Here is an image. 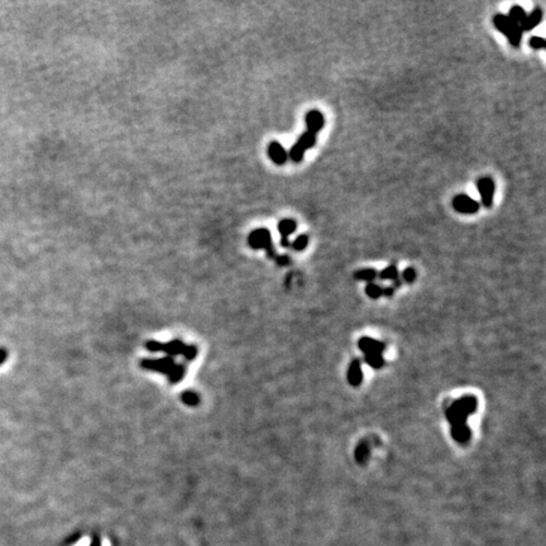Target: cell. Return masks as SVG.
<instances>
[{"label":"cell","instance_id":"9c48e42d","mask_svg":"<svg viewBox=\"0 0 546 546\" xmlns=\"http://www.w3.org/2000/svg\"><path fill=\"white\" fill-rule=\"evenodd\" d=\"M305 119H306L307 132L312 133V134L315 135L316 133L320 132V130L323 129V126H324L325 124L324 115L321 114L319 110H310L306 114V118H305Z\"/></svg>","mask_w":546,"mask_h":546},{"label":"cell","instance_id":"3957f363","mask_svg":"<svg viewBox=\"0 0 546 546\" xmlns=\"http://www.w3.org/2000/svg\"><path fill=\"white\" fill-rule=\"evenodd\" d=\"M248 243L253 249H266L270 258H276V250L272 246V238L268 229H257L252 231L248 238Z\"/></svg>","mask_w":546,"mask_h":546},{"label":"cell","instance_id":"ac0fdd59","mask_svg":"<svg viewBox=\"0 0 546 546\" xmlns=\"http://www.w3.org/2000/svg\"><path fill=\"white\" fill-rule=\"evenodd\" d=\"M368 455H369L368 445H367L366 443H362V444L358 445L357 449H355V459H357L359 463H364L367 460V458H368Z\"/></svg>","mask_w":546,"mask_h":546},{"label":"cell","instance_id":"d4e9b609","mask_svg":"<svg viewBox=\"0 0 546 546\" xmlns=\"http://www.w3.org/2000/svg\"><path fill=\"white\" fill-rule=\"evenodd\" d=\"M276 258H277V262H278L281 266H283V264H287L288 262H290L288 257H286V255H283V257H276Z\"/></svg>","mask_w":546,"mask_h":546},{"label":"cell","instance_id":"d6986e66","mask_svg":"<svg viewBox=\"0 0 546 546\" xmlns=\"http://www.w3.org/2000/svg\"><path fill=\"white\" fill-rule=\"evenodd\" d=\"M366 292L371 298H378L383 295V288L375 283H368L366 287Z\"/></svg>","mask_w":546,"mask_h":546},{"label":"cell","instance_id":"484cf974","mask_svg":"<svg viewBox=\"0 0 546 546\" xmlns=\"http://www.w3.org/2000/svg\"><path fill=\"white\" fill-rule=\"evenodd\" d=\"M6 359V351L4 349H0V366L5 362Z\"/></svg>","mask_w":546,"mask_h":546},{"label":"cell","instance_id":"cb8c5ba5","mask_svg":"<svg viewBox=\"0 0 546 546\" xmlns=\"http://www.w3.org/2000/svg\"><path fill=\"white\" fill-rule=\"evenodd\" d=\"M182 398H183V401H185V402H186L187 405H190V406H195L196 403H198V401H199L198 397H196L194 393H190V392L185 393Z\"/></svg>","mask_w":546,"mask_h":546},{"label":"cell","instance_id":"2e32d148","mask_svg":"<svg viewBox=\"0 0 546 546\" xmlns=\"http://www.w3.org/2000/svg\"><path fill=\"white\" fill-rule=\"evenodd\" d=\"M354 277L360 281H366V282H372L373 279L377 277V272L372 268H366V270H360L358 272L354 273Z\"/></svg>","mask_w":546,"mask_h":546},{"label":"cell","instance_id":"ffe728a7","mask_svg":"<svg viewBox=\"0 0 546 546\" xmlns=\"http://www.w3.org/2000/svg\"><path fill=\"white\" fill-rule=\"evenodd\" d=\"M397 277H398V271H397L396 266H393V264L386 268V270L382 271L381 274H379V278L381 279H392V281H396Z\"/></svg>","mask_w":546,"mask_h":546},{"label":"cell","instance_id":"7c38bea8","mask_svg":"<svg viewBox=\"0 0 546 546\" xmlns=\"http://www.w3.org/2000/svg\"><path fill=\"white\" fill-rule=\"evenodd\" d=\"M541 19H543V10L540 9V8H536V9L532 10L530 14L526 15L525 21L521 23V30H526V32H528V30L534 29L536 25H539L541 22Z\"/></svg>","mask_w":546,"mask_h":546},{"label":"cell","instance_id":"ba28073f","mask_svg":"<svg viewBox=\"0 0 546 546\" xmlns=\"http://www.w3.org/2000/svg\"><path fill=\"white\" fill-rule=\"evenodd\" d=\"M358 347L366 355H372V354H382V351L384 350V344L383 343L374 340L372 338H362L358 343Z\"/></svg>","mask_w":546,"mask_h":546},{"label":"cell","instance_id":"9a60e30c","mask_svg":"<svg viewBox=\"0 0 546 546\" xmlns=\"http://www.w3.org/2000/svg\"><path fill=\"white\" fill-rule=\"evenodd\" d=\"M526 15H527V14H526V12L523 10L522 6L515 5V6H512V8H511L508 18H510L511 21L513 22V23H516V24H519V25H521V23L525 21Z\"/></svg>","mask_w":546,"mask_h":546},{"label":"cell","instance_id":"277c9868","mask_svg":"<svg viewBox=\"0 0 546 546\" xmlns=\"http://www.w3.org/2000/svg\"><path fill=\"white\" fill-rule=\"evenodd\" d=\"M316 143V135L312 134L310 132H305L301 135L297 143L295 146H292V148L290 149V158L294 162H301L305 156V152L310 148H312Z\"/></svg>","mask_w":546,"mask_h":546},{"label":"cell","instance_id":"603a6c76","mask_svg":"<svg viewBox=\"0 0 546 546\" xmlns=\"http://www.w3.org/2000/svg\"><path fill=\"white\" fill-rule=\"evenodd\" d=\"M402 278L403 281H406L408 283L414 282L415 279H416V271L414 268H406L402 272Z\"/></svg>","mask_w":546,"mask_h":546},{"label":"cell","instance_id":"44dd1931","mask_svg":"<svg viewBox=\"0 0 546 546\" xmlns=\"http://www.w3.org/2000/svg\"><path fill=\"white\" fill-rule=\"evenodd\" d=\"M307 244H309V237H307V235H300V237H297V239L292 243V247H294L295 250L300 252V250H303L305 248H306Z\"/></svg>","mask_w":546,"mask_h":546},{"label":"cell","instance_id":"4316f807","mask_svg":"<svg viewBox=\"0 0 546 546\" xmlns=\"http://www.w3.org/2000/svg\"><path fill=\"white\" fill-rule=\"evenodd\" d=\"M393 292H395L393 287H387V288H384V290H383V295H384V296H387V297L392 296Z\"/></svg>","mask_w":546,"mask_h":546},{"label":"cell","instance_id":"8fae6325","mask_svg":"<svg viewBox=\"0 0 546 546\" xmlns=\"http://www.w3.org/2000/svg\"><path fill=\"white\" fill-rule=\"evenodd\" d=\"M296 222L292 219H285L281 220L278 224V231L281 234V246L288 247L290 242H288V237L296 230Z\"/></svg>","mask_w":546,"mask_h":546},{"label":"cell","instance_id":"e0dca14e","mask_svg":"<svg viewBox=\"0 0 546 546\" xmlns=\"http://www.w3.org/2000/svg\"><path fill=\"white\" fill-rule=\"evenodd\" d=\"M366 363L368 364V366H371L372 368L374 369H379L383 367L384 364V359L383 357H382V354H372V355H366Z\"/></svg>","mask_w":546,"mask_h":546},{"label":"cell","instance_id":"7a4b0ae2","mask_svg":"<svg viewBox=\"0 0 546 546\" xmlns=\"http://www.w3.org/2000/svg\"><path fill=\"white\" fill-rule=\"evenodd\" d=\"M493 24L502 34L507 37L513 47H520L521 38H522V30H521V27L519 24L513 23L507 15L503 14L495 15L493 17Z\"/></svg>","mask_w":546,"mask_h":546},{"label":"cell","instance_id":"30bf717a","mask_svg":"<svg viewBox=\"0 0 546 546\" xmlns=\"http://www.w3.org/2000/svg\"><path fill=\"white\" fill-rule=\"evenodd\" d=\"M268 156L273 162L279 166L285 165L286 161H287V152L278 142H272L268 146Z\"/></svg>","mask_w":546,"mask_h":546},{"label":"cell","instance_id":"6da1fadb","mask_svg":"<svg viewBox=\"0 0 546 546\" xmlns=\"http://www.w3.org/2000/svg\"><path fill=\"white\" fill-rule=\"evenodd\" d=\"M477 407L478 401L474 396H465L451 403L447 407L445 415H447V419L450 422L451 427L462 426V425H467L468 416L473 414L477 410Z\"/></svg>","mask_w":546,"mask_h":546},{"label":"cell","instance_id":"4fadbf2b","mask_svg":"<svg viewBox=\"0 0 546 546\" xmlns=\"http://www.w3.org/2000/svg\"><path fill=\"white\" fill-rule=\"evenodd\" d=\"M348 381L351 386H359L363 381V374H362V368H360V360L354 359L351 362L350 368L348 372Z\"/></svg>","mask_w":546,"mask_h":546},{"label":"cell","instance_id":"52a82bcc","mask_svg":"<svg viewBox=\"0 0 546 546\" xmlns=\"http://www.w3.org/2000/svg\"><path fill=\"white\" fill-rule=\"evenodd\" d=\"M478 190H479L480 199L486 207L492 206L493 195H495V182L492 178L483 177L478 181Z\"/></svg>","mask_w":546,"mask_h":546},{"label":"cell","instance_id":"5b68a950","mask_svg":"<svg viewBox=\"0 0 546 546\" xmlns=\"http://www.w3.org/2000/svg\"><path fill=\"white\" fill-rule=\"evenodd\" d=\"M148 348L150 350H166L168 354H178L181 351L185 353L189 359H194L196 355V349L195 348H186L185 345L181 344L180 342L170 343L168 345H159L158 343H148Z\"/></svg>","mask_w":546,"mask_h":546},{"label":"cell","instance_id":"8992f818","mask_svg":"<svg viewBox=\"0 0 546 546\" xmlns=\"http://www.w3.org/2000/svg\"><path fill=\"white\" fill-rule=\"evenodd\" d=\"M453 207L460 214H475L479 210V204L468 195H458L453 199Z\"/></svg>","mask_w":546,"mask_h":546},{"label":"cell","instance_id":"7402d4cb","mask_svg":"<svg viewBox=\"0 0 546 546\" xmlns=\"http://www.w3.org/2000/svg\"><path fill=\"white\" fill-rule=\"evenodd\" d=\"M530 47L534 50H543L545 47V39L541 37H531L530 38Z\"/></svg>","mask_w":546,"mask_h":546},{"label":"cell","instance_id":"5bb4252c","mask_svg":"<svg viewBox=\"0 0 546 546\" xmlns=\"http://www.w3.org/2000/svg\"><path fill=\"white\" fill-rule=\"evenodd\" d=\"M451 435H453L454 440L460 443V444H465L468 443L471 439V429L468 427V425H462V426L451 427Z\"/></svg>","mask_w":546,"mask_h":546}]
</instances>
